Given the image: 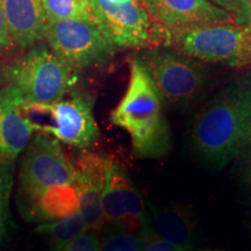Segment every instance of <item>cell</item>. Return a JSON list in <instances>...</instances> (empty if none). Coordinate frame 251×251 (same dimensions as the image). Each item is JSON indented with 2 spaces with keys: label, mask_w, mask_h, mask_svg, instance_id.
<instances>
[{
  "label": "cell",
  "mask_w": 251,
  "mask_h": 251,
  "mask_svg": "<svg viewBox=\"0 0 251 251\" xmlns=\"http://www.w3.org/2000/svg\"><path fill=\"white\" fill-rule=\"evenodd\" d=\"M237 159H240L241 178L251 190V144Z\"/></svg>",
  "instance_id": "obj_23"
},
{
  "label": "cell",
  "mask_w": 251,
  "mask_h": 251,
  "mask_svg": "<svg viewBox=\"0 0 251 251\" xmlns=\"http://www.w3.org/2000/svg\"><path fill=\"white\" fill-rule=\"evenodd\" d=\"M249 227L251 228V214H250V219H249Z\"/></svg>",
  "instance_id": "obj_26"
},
{
  "label": "cell",
  "mask_w": 251,
  "mask_h": 251,
  "mask_svg": "<svg viewBox=\"0 0 251 251\" xmlns=\"http://www.w3.org/2000/svg\"><path fill=\"white\" fill-rule=\"evenodd\" d=\"M142 251H190L185 248L177 246L168 241L161 240L153 236H148L146 238V244H144Z\"/></svg>",
  "instance_id": "obj_22"
},
{
  "label": "cell",
  "mask_w": 251,
  "mask_h": 251,
  "mask_svg": "<svg viewBox=\"0 0 251 251\" xmlns=\"http://www.w3.org/2000/svg\"><path fill=\"white\" fill-rule=\"evenodd\" d=\"M151 23L161 29L201 24H236L235 18L209 0H139Z\"/></svg>",
  "instance_id": "obj_9"
},
{
  "label": "cell",
  "mask_w": 251,
  "mask_h": 251,
  "mask_svg": "<svg viewBox=\"0 0 251 251\" xmlns=\"http://www.w3.org/2000/svg\"><path fill=\"white\" fill-rule=\"evenodd\" d=\"M151 213L144 237L153 236L187 250L192 249L196 241L197 220L187 207L181 205L156 207Z\"/></svg>",
  "instance_id": "obj_14"
},
{
  "label": "cell",
  "mask_w": 251,
  "mask_h": 251,
  "mask_svg": "<svg viewBox=\"0 0 251 251\" xmlns=\"http://www.w3.org/2000/svg\"><path fill=\"white\" fill-rule=\"evenodd\" d=\"M12 45V37L9 35L7 23H6L4 9H2V2L0 0V52L7 49Z\"/></svg>",
  "instance_id": "obj_24"
},
{
  "label": "cell",
  "mask_w": 251,
  "mask_h": 251,
  "mask_svg": "<svg viewBox=\"0 0 251 251\" xmlns=\"http://www.w3.org/2000/svg\"><path fill=\"white\" fill-rule=\"evenodd\" d=\"M162 47L175 49L200 62L231 68L251 64V26L201 24L162 29Z\"/></svg>",
  "instance_id": "obj_3"
},
{
  "label": "cell",
  "mask_w": 251,
  "mask_h": 251,
  "mask_svg": "<svg viewBox=\"0 0 251 251\" xmlns=\"http://www.w3.org/2000/svg\"><path fill=\"white\" fill-rule=\"evenodd\" d=\"M79 211L74 185H58L47 188L23 212L30 221H54Z\"/></svg>",
  "instance_id": "obj_15"
},
{
  "label": "cell",
  "mask_w": 251,
  "mask_h": 251,
  "mask_svg": "<svg viewBox=\"0 0 251 251\" xmlns=\"http://www.w3.org/2000/svg\"><path fill=\"white\" fill-rule=\"evenodd\" d=\"M129 83L111 113L113 126L129 135L139 158H161L171 150V128L164 112V99L139 56L129 61Z\"/></svg>",
  "instance_id": "obj_2"
},
{
  "label": "cell",
  "mask_w": 251,
  "mask_h": 251,
  "mask_svg": "<svg viewBox=\"0 0 251 251\" xmlns=\"http://www.w3.org/2000/svg\"><path fill=\"white\" fill-rule=\"evenodd\" d=\"M56 251H100V236L97 230L89 229Z\"/></svg>",
  "instance_id": "obj_21"
},
{
  "label": "cell",
  "mask_w": 251,
  "mask_h": 251,
  "mask_svg": "<svg viewBox=\"0 0 251 251\" xmlns=\"http://www.w3.org/2000/svg\"><path fill=\"white\" fill-rule=\"evenodd\" d=\"M86 230H89V228L79 211L67 218L45 222L36 228L37 234L49 238L54 246V251Z\"/></svg>",
  "instance_id": "obj_16"
},
{
  "label": "cell",
  "mask_w": 251,
  "mask_h": 251,
  "mask_svg": "<svg viewBox=\"0 0 251 251\" xmlns=\"http://www.w3.org/2000/svg\"><path fill=\"white\" fill-rule=\"evenodd\" d=\"M24 102L17 87L0 89V166L13 164L31 140L34 130L24 115Z\"/></svg>",
  "instance_id": "obj_12"
},
{
  "label": "cell",
  "mask_w": 251,
  "mask_h": 251,
  "mask_svg": "<svg viewBox=\"0 0 251 251\" xmlns=\"http://www.w3.org/2000/svg\"><path fill=\"white\" fill-rule=\"evenodd\" d=\"M109 1H121V0H109Z\"/></svg>",
  "instance_id": "obj_27"
},
{
  "label": "cell",
  "mask_w": 251,
  "mask_h": 251,
  "mask_svg": "<svg viewBox=\"0 0 251 251\" xmlns=\"http://www.w3.org/2000/svg\"><path fill=\"white\" fill-rule=\"evenodd\" d=\"M5 78L17 87L26 102L54 103L74 84L72 69L45 46L30 49L6 69Z\"/></svg>",
  "instance_id": "obj_5"
},
{
  "label": "cell",
  "mask_w": 251,
  "mask_h": 251,
  "mask_svg": "<svg viewBox=\"0 0 251 251\" xmlns=\"http://www.w3.org/2000/svg\"><path fill=\"white\" fill-rule=\"evenodd\" d=\"M75 166L56 139L35 135L21 163L20 199L25 211L43 191L58 185H74Z\"/></svg>",
  "instance_id": "obj_8"
},
{
  "label": "cell",
  "mask_w": 251,
  "mask_h": 251,
  "mask_svg": "<svg viewBox=\"0 0 251 251\" xmlns=\"http://www.w3.org/2000/svg\"><path fill=\"white\" fill-rule=\"evenodd\" d=\"M139 57L169 105L187 108L205 93L207 71L198 59L168 47L146 49Z\"/></svg>",
  "instance_id": "obj_4"
},
{
  "label": "cell",
  "mask_w": 251,
  "mask_h": 251,
  "mask_svg": "<svg viewBox=\"0 0 251 251\" xmlns=\"http://www.w3.org/2000/svg\"><path fill=\"white\" fill-rule=\"evenodd\" d=\"M146 238L121 229L108 227L100 237V251H142Z\"/></svg>",
  "instance_id": "obj_18"
},
{
  "label": "cell",
  "mask_w": 251,
  "mask_h": 251,
  "mask_svg": "<svg viewBox=\"0 0 251 251\" xmlns=\"http://www.w3.org/2000/svg\"><path fill=\"white\" fill-rule=\"evenodd\" d=\"M248 2H249V4H250V6H251V0H248Z\"/></svg>",
  "instance_id": "obj_28"
},
{
  "label": "cell",
  "mask_w": 251,
  "mask_h": 251,
  "mask_svg": "<svg viewBox=\"0 0 251 251\" xmlns=\"http://www.w3.org/2000/svg\"><path fill=\"white\" fill-rule=\"evenodd\" d=\"M55 118L52 136L68 146L87 149L96 142L100 131L93 115V100L89 96L76 93L67 100L51 103Z\"/></svg>",
  "instance_id": "obj_10"
},
{
  "label": "cell",
  "mask_w": 251,
  "mask_h": 251,
  "mask_svg": "<svg viewBox=\"0 0 251 251\" xmlns=\"http://www.w3.org/2000/svg\"><path fill=\"white\" fill-rule=\"evenodd\" d=\"M9 35L23 48L45 39L48 19L41 0H1Z\"/></svg>",
  "instance_id": "obj_13"
},
{
  "label": "cell",
  "mask_w": 251,
  "mask_h": 251,
  "mask_svg": "<svg viewBox=\"0 0 251 251\" xmlns=\"http://www.w3.org/2000/svg\"><path fill=\"white\" fill-rule=\"evenodd\" d=\"M45 39L72 70L103 65L115 54V47L91 19L48 21Z\"/></svg>",
  "instance_id": "obj_6"
},
{
  "label": "cell",
  "mask_w": 251,
  "mask_h": 251,
  "mask_svg": "<svg viewBox=\"0 0 251 251\" xmlns=\"http://www.w3.org/2000/svg\"><path fill=\"white\" fill-rule=\"evenodd\" d=\"M94 23L115 48L162 47V30L139 0H91Z\"/></svg>",
  "instance_id": "obj_7"
},
{
  "label": "cell",
  "mask_w": 251,
  "mask_h": 251,
  "mask_svg": "<svg viewBox=\"0 0 251 251\" xmlns=\"http://www.w3.org/2000/svg\"><path fill=\"white\" fill-rule=\"evenodd\" d=\"M48 21L65 19L94 20L91 0H41Z\"/></svg>",
  "instance_id": "obj_17"
},
{
  "label": "cell",
  "mask_w": 251,
  "mask_h": 251,
  "mask_svg": "<svg viewBox=\"0 0 251 251\" xmlns=\"http://www.w3.org/2000/svg\"><path fill=\"white\" fill-rule=\"evenodd\" d=\"M251 144V74L222 87L200 109L191 128V146L199 161L221 171Z\"/></svg>",
  "instance_id": "obj_1"
},
{
  "label": "cell",
  "mask_w": 251,
  "mask_h": 251,
  "mask_svg": "<svg viewBox=\"0 0 251 251\" xmlns=\"http://www.w3.org/2000/svg\"><path fill=\"white\" fill-rule=\"evenodd\" d=\"M197 251H228V250H221V249H200Z\"/></svg>",
  "instance_id": "obj_25"
},
{
  "label": "cell",
  "mask_w": 251,
  "mask_h": 251,
  "mask_svg": "<svg viewBox=\"0 0 251 251\" xmlns=\"http://www.w3.org/2000/svg\"><path fill=\"white\" fill-rule=\"evenodd\" d=\"M235 18L237 25L251 26V6L248 0H209Z\"/></svg>",
  "instance_id": "obj_20"
},
{
  "label": "cell",
  "mask_w": 251,
  "mask_h": 251,
  "mask_svg": "<svg viewBox=\"0 0 251 251\" xmlns=\"http://www.w3.org/2000/svg\"><path fill=\"white\" fill-rule=\"evenodd\" d=\"M109 159L97 152L84 151L75 166L74 186L79 212L90 230L99 231L105 226L101 193Z\"/></svg>",
  "instance_id": "obj_11"
},
{
  "label": "cell",
  "mask_w": 251,
  "mask_h": 251,
  "mask_svg": "<svg viewBox=\"0 0 251 251\" xmlns=\"http://www.w3.org/2000/svg\"><path fill=\"white\" fill-rule=\"evenodd\" d=\"M13 164L0 166V241L7 229L12 188H13Z\"/></svg>",
  "instance_id": "obj_19"
}]
</instances>
